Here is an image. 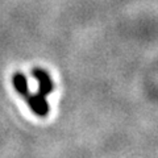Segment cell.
I'll return each mask as SVG.
<instances>
[{
  "label": "cell",
  "instance_id": "6da1fadb",
  "mask_svg": "<svg viewBox=\"0 0 158 158\" xmlns=\"http://www.w3.org/2000/svg\"><path fill=\"white\" fill-rule=\"evenodd\" d=\"M12 85L15 90L21 98L25 99L29 108L40 117H45L49 113V103L46 100V96L40 95L38 92L32 94L29 91L28 81L23 73H15L12 77Z\"/></svg>",
  "mask_w": 158,
  "mask_h": 158
},
{
  "label": "cell",
  "instance_id": "7a4b0ae2",
  "mask_svg": "<svg viewBox=\"0 0 158 158\" xmlns=\"http://www.w3.org/2000/svg\"><path fill=\"white\" fill-rule=\"evenodd\" d=\"M32 75L37 79L38 82V94L42 96H48L53 90H54V82L46 70L44 69H40V67H36L33 69L32 71Z\"/></svg>",
  "mask_w": 158,
  "mask_h": 158
}]
</instances>
